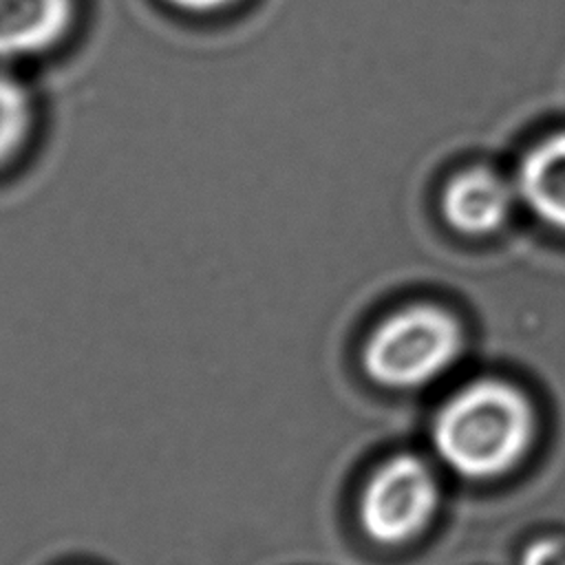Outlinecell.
<instances>
[{
  "mask_svg": "<svg viewBox=\"0 0 565 565\" xmlns=\"http://www.w3.org/2000/svg\"><path fill=\"white\" fill-rule=\"evenodd\" d=\"M534 413L521 391L481 380L455 393L433 422V444L441 461L468 479L510 470L530 448Z\"/></svg>",
  "mask_w": 565,
  "mask_h": 565,
  "instance_id": "obj_1",
  "label": "cell"
},
{
  "mask_svg": "<svg viewBox=\"0 0 565 565\" xmlns=\"http://www.w3.org/2000/svg\"><path fill=\"white\" fill-rule=\"evenodd\" d=\"M461 344V327L448 311L417 305L375 327L364 342L362 366L380 386L415 388L446 373Z\"/></svg>",
  "mask_w": 565,
  "mask_h": 565,
  "instance_id": "obj_2",
  "label": "cell"
},
{
  "mask_svg": "<svg viewBox=\"0 0 565 565\" xmlns=\"http://www.w3.org/2000/svg\"><path fill=\"white\" fill-rule=\"evenodd\" d=\"M439 499L430 468L415 455H395L366 481L358 519L364 534L382 545H397L419 534Z\"/></svg>",
  "mask_w": 565,
  "mask_h": 565,
  "instance_id": "obj_3",
  "label": "cell"
},
{
  "mask_svg": "<svg viewBox=\"0 0 565 565\" xmlns=\"http://www.w3.org/2000/svg\"><path fill=\"white\" fill-rule=\"evenodd\" d=\"M75 20L77 0H0V64L51 53Z\"/></svg>",
  "mask_w": 565,
  "mask_h": 565,
  "instance_id": "obj_4",
  "label": "cell"
},
{
  "mask_svg": "<svg viewBox=\"0 0 565 565\" xmlns=\"http://www.w3.org/2000/svg\"><path fill=\"white\" fill-rule=\"evenodd\" d=\"M514 196V183L490 168L475 166L448 179L441 194V214L457 232L490 234L510 216Z\"/></svg>",
  "mask_w": 565,
  "mask_h": 565,
  "instance_id": "obj_5",
  "label": "cell"
},
{
  "mask_svg": "<svg viewBox=\"0 0 565 565\" xmlns=\"http://www.w3.org/2000/svg\"><path fill=\"white\" fill-rule=\"evenodd\" d=\"M514 188L541 221L565 230V130L543 137L523 154Z\"/></svg>",
  "mask_w": 565,
  "mask_h": 565,
  "instance_id": "obj_6",
  "label": "cell"
},
{
  "mask_svg": "<svg viewBox=\"0 0 565 565\" xmlns=\"http://www.w3.org/2000/svg\"><path fill=\"white\" fill-rule=\"evenodd\" d=\"M33 128L35 102L31 90L13 73L0 68V168L26 148Z\"/></svg>",
  "mask_w": 565,
  "mask_h": 565,
  "instance_id": "obj_7",
  "label": "cell"
},
{
  "mask_svg": "<svg viewBox=\"0 0 565 565\" xmlns=\"http://www.w3.org/2000/svg\"><path fill=\"white\" fill-rule=\"evenodd\" d=\"M521 565H565V543L556 539L536 541L523 552Z\"/></svg>",
  "mask_w": 565,
  "mask_h": 565,
  "instance_id": "obj_8",
  "label": "cell"
},
{
  "mask_svg": "<svg viewBox=\"0 0 565 565\" xmlns=\"http://www.w3.org/2000/svg\"><path fill=\"white\" fill-rule=\"evenodd\" d=\"M166 7L188 15H214L236 7L241 0H161Z\"/></svg>",
  "mask_w": 565,
  "mask_h": 565,
  "instance_id": "obj_9",
  "label": "cell"
}]
</instances>
